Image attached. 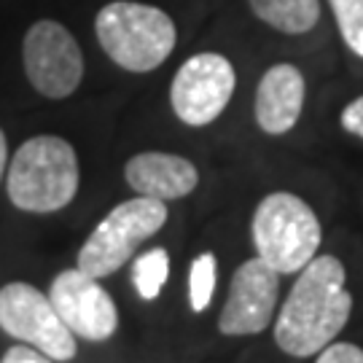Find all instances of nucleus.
<instances>
[{
    "label": "nucleus",
    "instance_id": "f3484780",
    "mask_svg": "<svg viewBox=\"0 0 363 363\" xmlns=\"http://www.w3.org/2000/svg\"><path fill=\"white\" fill-rule=\"evenodd\" d=\"M315 363H363V350L350 342H331L325 350L318 352Z\"/></svg>",
    "mask_w": 363,
    "mask_h": 363
},
{
    "label": "nucleus",
    "instance_id": "20e7f679",
    "mask_svg": "<svg viewBox=\"0 0 363 363\" xmlns=\"http://www.w3.org/2000/svg\"><path fill=\"white\" fill-rule=\"evenodd\" d=\"M253 245L274 272L298 274L320 247V220L315 210L291 191H272L259 202L250 220Z\"/></svg>",
    "mask_w": 363,
    "mask_h": 363
},
{
    "label": "nucleus",
    "instance_id": "7ed1b4c3",
    "mask_svg": "<svg viewBox=\"0 0 363 363\" xmlns=\"http://www.w3.org/2000/svg\"><path fill=\"white\" fill-rule=\"evenodd\" d=\"M94 33L103 52L130 73L156 70L172 54L178 40L175 22L167 13L132 0H116L100 9Z\"/></svg>",
    "mask_w": 363,
    "mask_h": 363
},
{
    "label": "nucleus",
    "instance_id": "6e6552de",
    "mask_svg": "<svg viewBox=\"0 0 363 363\" xmlns=\"http://www.w3.org/2000/svg\"><path fill=\"white\" fill-rule=\"evenodd\" d=\"M234 67L223 54H194L178 67L172 78V111L189 127H208L226 111L234 94Z\"/></svg>",
    "mask_w": 363,
    "mask_h": 363
},
{
    "label": "nucleus",
    "instance_id": "6ab92c4d",
    "mask_svg": "<svg viewBox=\"0 0 363 363\" xmlns=\"http://www.w3.org/2000/svg\"><path fill=\"white\" fill-rule=\"evenodd\" d=\"M0 363H54V361L49 355L38 352L35 347H30V345H13V347L6 350Z\"/></svg>",
    "mask_w": 363,
    "mask_h": 363
},
{
    "label": "nucleus",
    "instance_id": "39448f33",
    "mask_svg": "<svg viewBox=\"0 0 363 363\" xmlns=\"http://www.w3.org/2000/svg\"><path fill=\"white\" fill-rule=\"evenodd\" d=\"M164 223H167L164 202L151 199V196H132L127 202L116 205L91 229L86 242L78 250L76 267L94 280L111 277Z\"/></svg>",
    "mask_w": 363,
    "mask_h": 363
},
{
    "label": "nucleus",
    "instance_id": "423d86ee",
    "mask_svg": "<svg viewBox=\"0 0 363 363\" xmlns=\"http://www.w3.org/2000/svg\"><path fill=\"white\" fill-rule=\"evenodd\" d=\"M0 328L57 363L73 361L78 352L76 334L60 320L52 298L30 283L0 288Z\"/></svg>",
    "mask_w": 363,
    "mask_h": 363
},
{
    "label": "nucleus",
    "instance_id": "ddd939ff",
    "mask_svg": "<svg viewBox=\"0 0 363 363\" xmlns=\"http://www.w3.org/2000/svg\"><path fill=\"white\" fill-rule=\"evenodd\" d=\"M247 3L261 22L288 35L310 33L320 19L318 0H247Z\"/></svg>",
    "mask_w": 363,
    "mask_h": 363
},
{
    "label": "nucleus",
    "instance_id": "f8f14e48",
    "mask_svg": "<svg viewBox=\"0 0 363 363\" xmlns=\"http://www.w3.org/2000/svg\"><path fill=\"white\" fill-rule=\"evenodd\" d=\"M304 108V76L296 65H272L256 89V121L267 135H286L296 127Z\"/></svg>",
    "mask_w": 363,
    "mask_h": 363
},
{
    "label": "nucleus",
    "instance_id": "aec40b11",
    "mask_svg": "<svg viewBox=\"0 0 363 363\" xmlns=\"http://www.w3.org/2000/svg\"><path fill=\"white\" fill-rule=\"evenodd\" d=\"M6 162H9V145H6V135L0 130V181H3V172H6Z\"/></svg>",
    "mask_w": 363,
    "mask_h": 363
},
{
    "label": "nucleus",
    "instance_id": "dca6fc26",
    "mask_svg": "<svg viewBox=\"0 0 363 363\" xmlns=\"http://www.w3.org/2000/svg\"><path fill=\"white\" fill-rule=\"evenodd\" d=\"M350 52L363 57V0H328Z\"/></svg>",
    "mask_w": 363,
    "mask_h": 363
},
{
    "label": "nucleus",
    "instance_id": "2eb2a0df",
    "mask_svg": "<svg viewBox=\"0 0 363 363\" xmlns=\"http://www.w3.org/2000/svg\"><path fill=\"white\" fill-rule=\"evenodd\" d=\"M216 280H218V264L213 253H199L189 269V304L194 312H205L216 294Z\"/></svg>",
    "mask_w": 363,
    "mask_h": 363
},
{
    "label": "nucleus",
    "instance_id": "f03ea898",
    "mask_svg": "<svg viewBox=\"0 0 363 363\" xmlns=\"http://www.w3.org/2000/svg\"><path fill=\"white\" fill-rule=\"evenodd\" d=\"M78 156L65 138L38 135L16 148L9 167V199L25 213H57L78 191Z\"/></svg>",
    "mask_w": 363,
    "mask_h": 363
},
{
    "label": "nucleus",
    "instance_id": "f257e3e1",
    "mask_svg": "<svg viewBox=\"0 0 363 363\" xmlns=\"http://www.w3.org/2000/svg\"><path fill=\"white\" fill-rule=\"evenodd\" d=\"M347 272L337 256H315L298 272L296 283L274 318V342L294 358H312L325 350L347 325L352 294Z\"/></svg>",
    "mask_w": 363,
    "mask_h": 363
},
{
    "label": "nucleus",
    "instance_id": "9d476101",
    "mask_svg": "<svg viewBox=\"0 0 363 363\" xmlns=\"http://www.w3.org/2000/svg\"><path fill=\"white\" fill-rule=\"evenodd\" d=\"M60 320L86 342H108L118 328V310L100 280L81 269H65L52 280L49 288Z\"/></svg>",
    "mask_w": 363,
    "mask_h": 363
},
{
    "label": "nucleus",
    "instance_id": "4468645a",
    "mask_svg": "<svg viewBox=\"0 0 363 363\" xmlns=\"http://www.w3.org/2000/svg\"><path fill=\"white\" fill-rule=\"evenodd\" d=\"M169 277V253L164 247H151L132 261V286L140 298L154 301Z\"/></svg>",
    "mask_w": 363,
    "mask_h": 363
},
{
    "label": "nucleus",
    "instance_id": "1a4fd4ad",
    "mask_svg": "<svg viewBox=\"0 0 363 363\" xmlns=\"http://www.w3.org/2000/svg\"><path fill=\"white\" fill-rule=\"evenodd\" d=\"M280 277L267 261H242L232 274L229 294L218 318V331L226 337L261 334L274 320V307L280 296Z\"/></svg>",
    "mask_w": 363,
    "mask_h": 363
},
{
    "label": "nucleus",
    "instance_id": "0eeeda50",
    "mask_svg": "<svg viewBox=\"0 0 363 363\" xmlns=\"http://www.w3.org/2000/svg\"><path fill=\"white\" fill-rule=\"evenodd\" d=\"M27 81L49 100H65L84 78V54L70 30L54 19H40L22 43Z\"/></svg>",
    "mask_w": 363,
    "mask_h": 363
},
{
    "label": "nucleus",
    "instance_id": "a211bd4d",
    "mask_svg": "<svg viewBox=\"0 0 363 363\" xmlns=\"http://www.w3.org/2000/svg\"><path fill=\"white\" fill-rule=\"evenodd\" d=\"M342 127L345 132H350L355 138H363V94L361 97H355L350 105H345V111H342Z\"/></svg>",
    "mask_w": 363,
    "mask_h": 363
},
{
    "label": "nucleus",
    "instance_id": "9b49d317",
    "mask_svg": "<svg viewBox=\"0 0 363 363\" xmlns=\"http://www.w3.org/2000/svg\"><path fill=\"white\" fill-rule=\"evenodd\" d=\"M124 178L132 191H138V196L169 202V199H181V196L191 194L199 183V172L183 156L164 154V151H145V154L132 156L124 164Z\"/></svg>",
    "mask_w": 363,
    "mask_h": 363
}]
</instances>
